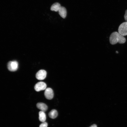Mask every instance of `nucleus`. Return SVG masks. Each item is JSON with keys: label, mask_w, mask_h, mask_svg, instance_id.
Masks as SVG:
<instances>
[{"label": "nucleus", "mask_w": 127, "mask_h": 127, "mask_svg": "<svg viewBox=\"0 0 127 127\" xmlns=\"http://www.w3.org/2000/svg\"><path fill=\"white\" fill-rule=\"evenodd\" d=\"M109 40L110 43L112 45H114L117 43L123 44L126 40L125 37L116 32L111 33L110 36Z\"/></svg>", "instance_id": "f257e3e1"}, {"label": "nucleus", "mask_w": 127, "mask_h": 127, "mask_svg": "<svg viewBox=\"0 0 127 127\" xmlns=\"http://www.w3.org/2000/svg\"><path fill=\"white\" fill-rule=\"evenodd\" d=\"M118 32L123 36L127 35V22L122 23L118 28Z\"/></svg>", "instance_id": "f03ea898"}, {"label": "nucleus", "mask_w": 127, "mask_h": 127, "mask_svg": "<svg viewBox=\"0 0 127 127\" xmlns=\"http://www.w3.org/2000/svg\"><path fill=\"white\" fill-rule=\"evenodd\" d=\"M18 63L16 61H10L7 64L8 68L9 70L11 71H16L18 69Z\"/></svg>", "instance_id": "7ed1b4c3"}, {"label": "nucleus", "mask_w": 127, "mask_h": 127, "mask_svg": "<svg viewBox=\"0 0 127 127\" xmlns=\"http://www.w3.org/2000/svg\"><path fill=\"white\" fill-rule=\"evenodd\" d=\"M47 85L44 82H40L37 83L34 86V89L37 91H39L45 89Z\"/></svg>", "instance_id": "20e7f679"}, {"label": "nucleus", "mask_w": 127, "mask_h": 127, "mask_svg": "<svg viewBox=\"0 0 127 127\" xmlns=\"http://www.w3.org/2000/svg\"><path fill=\"white\" fill-rule=\"evenodd\" d=\"M47 72L45 70H41L36 73V77L38 79L42 80L44 79L45 78Z\"/></svg>", "instance_id": "39448f33"}, {"label": "nucleus", "mask_w": 127, "mask_h": 127, "mask_svg": "<svg viewBox=\"0 0 127 127\" xmlns=\"http://www.w3.org/2000/svg\"><path fill=\"white\" fill-rule=\"evenodd\" d=\"M45 98L47 99H52L54 96V93L52 89L50 88H46L44 92Z\"/></svg>", "instance_id": "423d86ee"}, {"label": "nucleus", "mask_w": 127, "mask_h": 127, "mask_svg": "<svg viewBox=\"0 0 127 127\" xmlns=\"http://www.w3.org/2000/svg\"><path fill=\"white\" fill-rule=\"evenodd\" d=\"M37 107L41 111L45 112L48 109L47 106L45 103H39L36 104Z\"/></svg>", "instance_id": "0eeeda50"}, {"label": "nucleus", "mask_w": 127, "mask_h": 127, "mask_svg": "<svg viewBox=\"0 0 127 127\" xmlns=\"http://www.w3.org/2000/svg\"><path fill=\"white\" fill-rule=\"evenodd\" d=\"M59 13L60 16L63 18L66 17L67 12L66 9L64 7L61 6L58 11Z\"/></svg>", "instance_id": "6e6552de"}, {"label": "nucleus", "mask_w": 127, "mask_h": 127, "mask_svg": "<svg viewBox=\"0 0 127 127\" xmlns=\"http://www.w3.org/2000/svg\"><path fill=\"white\" fill-rule=\"evenodd\" d=\"M60 4L59 3H56L53 4L51 6V10L55 12L58 11L61 7Z\"/></svg>", "instance_id": "1a4fd4ad"}, {"label": "nucleus", "mask_w": 127, "mask_h": 127, "mask_svg": "<svg viewBox=\"0 0 127 127\" xmlns=\"http://www.w3.org/2000/svg\"><path fill=\"white\" fill-rule=\"evenodd\" d=\"M39 119L42 122H44L46 119V115L44 112L40 111L39 112Z\"/></svg>", "instance_id": "9d476101"}, {"label": "nucleus", "mask_w": 127, "mask_h": 127, "mask_svg": "<svg viewBox=\"0 0 127 127\" xmlns=\"http://www.w3.org/2000/svg\"><path fill=\"white\" fill-rule=\"evenodd\" d=\"M58 115L57 111L56 110L53 109L51 110L48 113L49 117L52 119L56 118Z\"/></svg>", "instance_id": "9b49d317"}, {"label": "nucleus", "mask_w": 127, "mask_h": 127, "mask_svg": "<svg viewBox=\"0 0 127 127\" xmlns=\"http://www.w3.org/2000/svg\"><path fill=\"white\" fill-rule=\"evenodd\" d=\"M48 126L47 123L45 122H43L40 125L39 127H47Z\"/></svg>", "instance_id": "f8f14e48"}, {"label": "nucleus", "mask_w": 127, "mask_h": 127, "mask_svg": "<svg viewBox=\"0 0 127 127\" xmlns=\"http://www.w3.org/2000/svg\"><path fill=\"white\" fill-rule=\"evenodd\" d=\"M124 19L126 22H127V10L125 12V13L124 15Z\"/></svg>", "instance_id": "ddd939ff"}, {"label": "nucleus", "mask_w": 127, "mask_h": 127, "mask_svg": "<svg viewBox=\"0 0 127 127\" xmlns=\"http://www.w3.org/2000/svg\"><path fill=\"white\" fill-rule=\"evenodd\" d=\"M89 127H97V125L95 124H93Z\"/></svg>", "instance_id": "4468645a"}, {"label": "nucleus", "mask_w": 127, "mask_h": 127, "mask_svg": "<svg viewBox=\"0 0 127 127\" xmlns=\"http://www.w3.org/2000/svg\"><path fill=\"white\" fill-rule=\"evenodd\" d=\"M116 53H118V52L117 51H116Z\"/></svg>", "instance_id": "2eb2a0df"}]
</instances>
